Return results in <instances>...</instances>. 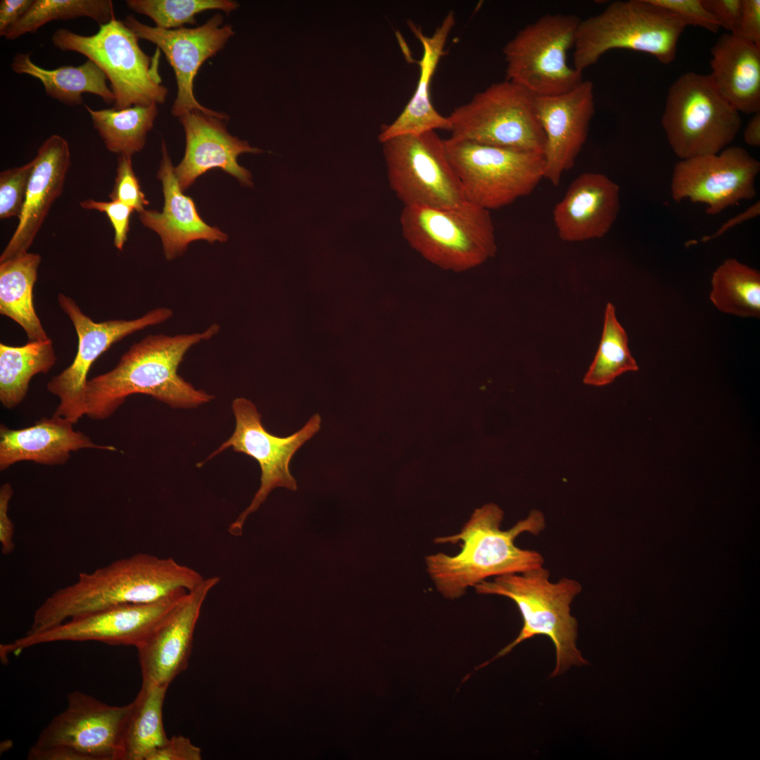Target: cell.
<instances>
[{
  "label": "cell",
  "instance_id": "obj_22",
  "mask_svg": "<svg viewBox=\"0 0 760 760\" xmlns=\"http://www.w3.org/2000/svg\"><path fill=\"white\" fill-rule=\"evenodd\" d=\"M619 210L618 184L604 174L586 172L569 184L555 205L552 217L560 239L580 242L604 236Z\"/></svg>",
  "mask_w": 760,
  "mask_h": 760
},
{
  "label": "cell",
  "instance_id": "obj_27",
  "mask_svg": "<svg viewBox=\"0 0 760 760\" xmlns=\"http://www.w3.org/2000/svg\"><path fill=\"white\" fill-rule=\"evenodd\" d=\"M709 74L723 96L740 113L760 111V48L731 33L711 49Z\"/></svg>",
  "mask_w": 760,
  "mask_h": 760
},
{
  "label": "cell",
  "instance_id": "obj_42",
  "mask_svg": "<svg viewBox=\"0 0 760 760\" xmlns=\"http://www.w3.org/2000/svg\"><path fill=\"white\" fill-rule=\"evenodd\" d=\"M704 7L718 22L721 27L731 34L738 30L743 0H702Z\"/></svg>",
  "mask_w": 760,
  "mask_h": 760
},
{
  "label": "cell",
  "instance_id": "obj_17",
  "mask_svg": "<svg viewBox=\"0 0 760 760\" xmlns=\"http://www.w3.org/2000/svg\"><path fill=\"white\" fill-rule=\"evenodd\" d=\"M759 162L744 148L728 146L716 154L679 160L674 166L671 196L704 203L706 213L716 215L742 200L756 196Z\"/></svg>",
  "mask_w": 760,
  "mask_h": 760
},
{
  "label": "cell",
  "instance_id": "obj_39",
  "mask_svg": "<svg viewBox=\"0 0 760 760\" xmlns=\"http://www.w3.org/2000/svg\"><path fill=\"white\" fill-rule=\"evenodd\" d=\"M678 16L686 26L702 27L712 33L721 28L718 22L704 7L702 0H650Z\"/></svg>",
  "mask_w": 760,
  "mask_h": 760
},
{
  "label": "cell",
  "instance_id": "obj_40",
  "mask_svg": "<svg viewBox=\"0 0 760 760\" xmlns=\"http://www.w3.org/2000/svg\"><path fill=\"white\" fill-rule=\"evenodd\" d=\"M80 205L85 210H97L107 215L114 230V246L117 249L122 251L127 240L130 215L134 210L116 201H99L86 199L81 201Z\"/></svg>",
  "mask_w": 760,
  "mask_h": 760
},
{
  "label": "cell",
  "instance_id": "obj_37",
  "mask_svg": "<svg viewBox=\"0 0 760 760\" xmlns=\"http://www.w3.org/2000/svg\"><path fill=\"white\" fill-rule=\"evenodd\" d=\"M34 167L32 159L26 164L0 173V218L19 217Z\"/></svg>",
  "mask_w": 760,
  "mask_h": 760
},
{
  "label": "cell",
  "instance_id": "obj_5",
  "mask_svg": "<svg viewBox=\"0 0 760 760\" xmlns=\"http://www.w3.org/2000/svg\"><path fill=\"white\" fill-rule=\"evenodd\" d=\"M686 27L678 16L650 0L613 1L600 13L581 20L573 67L583 73L606 52L616 49L647 53L670 64Z\"/></svg>",
  "mask_w": 760,
  "mask_h": 760
},
{
  "label": "cell",
  "instance_id": "obj_10",
  "mask_svg": "<svg viewBox=\"0 0 760 760\" xmlns=\"http://www.w3.org/2000/svg\"><path fill=\"white\" fill-rule=\"evenodd\" d=\"M580 21L574 14L547 13L520 30L503 49L506 80L534 96L557 95L576 87L583 73L569 65L567 54Z\"/></svg>",
  "mask_w": 760,
  "mask_h": 760
},
{
  "label": "cell",
  "instance_id": "obj_35",
  "mask_svg": "<svg viewBox=\"0 0 760 760\" xmlns=\"http://www.w3.org/2000/svg\"><path fill=\"white\" fill-rule=\"evenodd\" d=\"M87 17L99 25L116 19L110 0H33L26 13L5 33L8 40L34 33L45 24Z\"/></svg>",
  "mask_w": 760,
  "mask_h": 760
},
{
  "label": "cell",
  "instance_id": "obj_30",
  "mask_svg": "<svg viewBox=\"0 0 760 760\" xmlns=\"http://www.w3.org/2000/svg\"><path fill=\"white\" fill-rule=\"evenodd\" d=\"M167 688L143 683L126 723L122 760H147L168 740L163 727V707Z\"/></svg>",
  "mask_w": 760,
  "mask_h": 760
},
{
  "label": "cell",
  "instance_id": "obj_12",
  "mask_svg": "<svg viewBox=\"0 0 760 760\" xmlns=\"http://www.w3.org/2000/svg\"><path fill=\"white\" fill-rule=\"evenodd\" d=\"M444 144L466 201L488 210L529 195L544 178L543 155L452 138Z\"/></svg>",
  "mask_w": 760,
  "mask_h": 760
},
{
  "label": "cell",
  "instance_id": "obj_44",
  "mask_svg": "<svg viewBox=\"0 0 760 760\" xmlns=\"http://www.w3.org/2000/svg\"><path fill=\"white\" fill-rule=\"evenodd\" d=\"M13 495L11 485L6 483L0 488V544L4 555H8L15 550L13 540L14 525L8 516L9 503Z\"/></svg>",
  "mask_w": 760,
  "mask_h": 760
},
{
  "label": "cell",
  "instance_id": "obj_18",
  "mask_svg": "<svg viewBox=\"0 0 760 760\" xmlns=\"http://www.w3.org/2000/svg\"><path fill=\"white\" fill-rule=\"evenodd\" d=\"M124 23L139 39L147 40L159 48L174 70L177 92L171 113L175 117L198 110L224 120L228 115L202 106L194 94V78L209 58L222 50L234 34L231 25H223L224 17L216 13L206 23L194 28L164 30L139 22L127 15Z\"/></svg>",
  "mask_w": 760,
  "mask_h": 760
},
{
  "label": "cell",
  "instance_id": "obj_16",
  "mask_svg": "<svg viewBox=\"0 0 760 760\" xmlns=\"http://www.w3.org/2000/svg\"><path fill=\"white\" fill-rule=\"evenodd\" d=\"M182 590L160 600L125 604L69 619L53 627L0 645V656L18 655L34 645L61 641H97L138 647L165 616L186 595Z\"/></svg>",
  "mask_w": 760,
  "mask_h": 760
},
{
  "label": "cell",
  "instance_id": "obj_29",
  "mask_svg": "<svg viewBox=\"0 0 760 760\" xmlns=\"http://www.w3.org/2000/svg\"><path fill=\"white\" fill-rule=\"evenodd\" d=\"M41 261L39 254L27 252L0 262V313L18 324L30 341L49 339L33 303Z\"/></svg>",
  "mask_w": 760,
  "mask_h": 760
},
{
  "label": "cell",
  "instance_id": "obj_26",
  "mask_svg": "<svg viewBox=\"0 0 760 760\" xmlns=\"http://www.w3.org/2000/svg\"><path fill=\"white\" fill-rule=\"evenodd\" d=\"M455 23V15L450 11L431 36L425 35L414 24L410 23L411 31L423 48L419 78L413 96L401 113L391 124L382 126L378 137L380 142L398 136L417 135L436 129L450 131L448 117L440 114L431 101L430 85Z\"/></svg>",
  "mask_w": 760,
  "mask_h": 760
},
{
  "label": "cell",
  "instance_id": "obj_38",
  "mask_svg": "<svg viewBox=\"0 0 760 760\" xmlns=\"http://www.w3.org/2000/svg\"><path fill=\"white\" fill-rule=\"evenodd\" d=\"M108 197L111 201L130 206L139 213L148 204L134 172L131 156H118L115 182Z\"/></svg>",
  "mask_w": 760,
  "mask_h": 760
},
{
  "label": "cell",
  "instance_id": "obj_36",
  "mask_svg": "<svg viewBox=\"0 0 760 760\" xmlns=\"http://www.w3.org/2000/svg\"><path fill=\"white\" fill-rule=\"evenodd\" d=\"M126 4L133 11L152 19L156 27L164 30L194 25L195 16L205 11L220 10L228 14L239 6L231 0H127Z\"/></svg>",
  "mask_w": 760,
  "mask_h": 760
},
{
  "label": "cell",
  "instance_id": "obj_20",
  "mask_svg": "<svg viewBox=\"0 0 760 760\" xmlns=\"http://www.w3.org/2000/svg\"><path fill=\"white\" fill-rule=\"evenodd\" d=\"M219 581L217 576L204 578L189 590L137 647L143 683L168 688L187 668L201 607Z\"/></svg>",
  "mask_w": 760,
  "mask_h": 760
},
{
  "label": "cell",
  "instance_id": "obj_14",
  "mask_svg": "<svg viewBox=\"0 0 760 760\" xmlns=\"http://www.w3.org/2000/svg\"><path fill=\"white\" fill-rule=\"evenodd\" d=\"M58 302L75 329L78 343L72 362L48 382L47 390L59 398L54 414L73 424L85 415L84 391L93 363L113 344L146 327L159 324L172 316L167 308H158L130 320L96 322L85 315L70 297L59 293Z\"/></svg>",
  "mask_w": 760,
  "mask_h": 760
},
{
  "label": "cell",
  "instance_id": "obj_32",
  "mask_svg": "<svg viewBox=\"0 0 760 760\" xmlns=\"http://www.w3.org/2000/svg\"><path fill=\"white\" fill-rule=\"evenodd\" d=\"M84 107L107 150L118 156L132 157L143 149L146 135L158 115L156 104L123 110Z\"/></svg>",
  "mask_w": 760,
  "mask_h": 760
},
{
  "label": "cell",
  "instance_id": "obj_3",
  "mask_svg": "<svg viewBox=\"0 0 760 760\" xmlns=\"http://www.w3.org/2000/svg\"><path fill=\"white\" fill-rule=\"evenodd\" d=\"M504 512L489 503L476 509L461 531L438 537L436 543L461 542L455 556L443 552L426 557V570L438 591L446 598L462 596L469 587L492 576L525 572L542 566L544 559L535 550L517 547L515 539L528 532L538 535L545 528L544 514L533 509L507 530L501 529Z\"/></svg>",
  "mask_w": 760,
  "mask_h": 760
},
{
  "label": "cell",
  "instance_id": "obj_25",
  "mask_svg": "<svg viewBox=\"0 0 760 760\" xmlns=\"http://www.w3.org/2000/svg\"><path fill=\"white\" fill-rule=\"evenodd\" d=\"M73 423L54 414L43 417L33 426L11 429L0 427V469L21 461L55 465L67 462L72 452L84 448L116 451L112 445H98L84 433L75 431Z\"/></svg>",
  "mask_w": 760,
  "mask_h": 760
},
{
  "label": "cell",
  "instance_id": "obj_11",
  "mask_svg": "<svg viewBox=\"0 0 760 760\" xmlns=\"http://www.w3.org/2000/svg\"><path fill=\"white\" fill-rule=\"evenodd\" d=\"M448 118L453 139L543 156L545 136L534 110L533 96L509 80L478 92Z\"/></svg>",
  "mask_w": 760,
  "mask_h": 760
},
{
  "label": "cell",
  "instance_id": "obj_15",
  "mask_svg": "<svg viewBox=\"0 0 760 760\" xmlns=\"http://www.w3.org/2000/svg\"><path fill=\"white\" fill-rule=\"evenodd\" d=\"M232 410L236 419L234 431L208 460L232 447L234 451L255 459L261 469L260 486L251 505L229 526V533L238 536L248 516L260 507L274 488L297 489L289 463L296 452L319 431L322 418L315 414L300 430L289 436L279 437L265 429L261 414L249 400L236 398Z\"/></svg>",
  "mask_w": 760,
  "mask_h": 760
},
{
  "label": "cell",
  "instance_id": "obj_19",
  "mask_svg": "<svg viewBox=\"0 0 760 760\" xmlns=\"http://www.w3.org/2000/svg\"><path fill=\"white\" fill-rule=\"evenodd\" d=\"M533 107L545 136L544 178L558 186L587 140L595 110L593 83L583 80L563 94L533 96Z\"/></svg>",
  "mask_w": 760,
  "mask_h": 760
},
{
  "label": "cell",
  "instance_id": "obj_4",
  "mask_svg": "<svg viewBox=\"0 0 760 760\" xmlns=\"http://www.w3.org/2000/svg\"><path fill=\"white\" fill-rule=\"evenodd\" d=\"M474 587L481 595L509 598L523 619L518 636L481 667L536 635L547 636L555 645L556 666L550 677L562 674L573 665L588 664L576 647L578 623L571 614V604L582 590L577 581L562 578L551 582L549 571L542 566L522 573L495 576L493 581H483Z\"/></svg>",
  "mask_w": 760,
  "mask_h": 760
},
{
  "label": "cell",
  "instance_id": "obj_24",
  "mask_svg": "<svg viewBox=\"0 0 760 760\" xmlns=\"http://www.w3.org/2000/svg\"><path fill=\"white\" fill-rule=\"evenodd\" d=\"M161 151L158 178L162 182L165 198L163 211L144 210L139 214L141 223L160 237L166 259L182 255L194 241L205 240L210 243L226 241L227 234L203 222L193 200L182 193L164 141Z\"/></svg>",
  "mask_w": 760,
  "mask_h": 760
},
{
  "label": "cell",
  "instance_id": "obj_46",
  "mask_svg": "<svg viewBox=\"0 0 760 760\" xmlns=\"http://www.w3.org/2000/svg\"><path fill=\"white\" fill-rule=\"evenodd\" d=\"M759 201H757L747 208L741 213L737 214L735 217L730 218L723 224L719 229L714 233L712 235L706 236L702 238V241H707L717 238L722 235L723 233L729 230L730 228L737 226L744 222L756 217L760 213V204Z\"/></svg>",
  "mask_w": 760,
  "mask_h": 760
},
{
  "label": "cell",
  "instance_id": "obj_31",
  "mask_svg": "<svg viewBox=\"0 0 760 760\" xmlns=\"http://www.w3.org/2000/svg\"><path fill=\"white\" fill-rule=\"evenodd\" d=\"M57 360L53 343L29 341L21 346L0 343V401L6 408L18 405L26 396L32 378L47 373Z\"/></svg>",
  "mask_w": 760,
  "mask_h": 760
},
{
  "label": "cell",
  "instance_id": "obj_8",
  "mask_svg": "<svg viewBox=\"0 0 760 760\" xmlns=\"http://www.w3.org/2000/svg\"><path fill=\"white\" fill-rule=\"evenodd\" d=\"M661 125L672 151L683 160L729 146L742 119L710 75L687 72L669 89Z\"/></svg>",
  "mask_w": 760,
  "mask_h": 760
},
{
  "label": "cell",
  "instance_id": "obj_21",
  "mask_svg": "<svg viewBox=\"0 0 760 760\" xmlns=\"http://www.w3.org/2000/svg\"><path fill=\"white\" fill-rule=\"evenodd\" d=\"M179 119L186 134V151L175 167V174L182 191L198 177L215 167L235 177L243 185L252 186L251 174L238 164L237 157L243 153H260L261 149L232 136L223 120L217 117L194 110Z\"/></svg>",
  "mask_w": 760,
  "mask_h": 760
},
{
  "label": "cell",
  "instance_id": "obj_33",
  "mask_svg": "<svg viewBox=\"0 0 760 760\" xmlns=\"http://www.w3.org/2000/svg\"><path fill=\"white\" fill-rule=\"evenodd\" d=\"M710 300L720 311L742 317L760 316V272L728 258L711 277Z\"/></svg>",
  "mask_w": 760,
  "mask_h": 760
},
{
  "label": "cell",
  "instance_id": "obj_47",
  "mask_svg": "<svg viewBox=\"0 0 760 760\" xmlns=\"http://www.w3.org/2000/svg\"><path fill=\"white\" fill-rule=\"evenodd\" d=\"M743 139L745 142L750 146L759 147L760 146V111L752 114V117L744 130Z\"/></svg>",
  "mask_w": 760,
  "mask_h": 760
},
{
  "label": "cell",
  "instance_id": "obj_9",
  "mask_svg": "<svg viewBox=\"0 0 760 760\" xmlns=\"http://www.w3.org/2000/svg\"><path fill=\"white\" fill-rule=\"evenodd\" d=\"M132 702L111 706L83 692L68 695L65 709L41 731L29 760H122Z\"/></svg>",
  "mask_w": 760,
  "mask_h": 760
},
{
  "label": "cell",
  "instance_id": "obj_7",
  "mask_svg": "<svg viewBox=\"0 0 760 760\" xmlns=\"http://www.w3.org/2000/svg\"><path fill=\"white\" fill-rule=\"evenodd\" d=\"M138 39L124 21L117 19L100 25L92 35L59 28L51 36L56 48L79 53L102 70L110 82L116 110L162 104L168 94L158 74V54H146Z\"/></svg>",
  "mask_w": 760,
  "mask_h": 760
},
{
  "label": "cell",
  "instance_id": "obj_45",
  "mask_svg": "<svg viewBox=\"0 0 760 760\" xmlns=\"http://www.w3.org/2000/svg\"><path fill=\"white\" fill-rule=\"evenodd\" d=\"M33 0H1L0 1V35L15 24L28 10Z\"/></svg>",
  "mask_w": 760,
  "mask_h": 760
},
{
  "label": "cell",
  "instance_id": "obj_13",
  "mask_svg": "<svg viewBox=\"0 0 760 760\" xmlns=\"http://www.w3.org/2000/svg\"><path fill=\"white\" fill-rule=\"evenodd\" d=\"M382 144L390 186L404 206L452 208L467 201L444 139L435 131Z\"/></svg>",
  "mask_w": 760,
  "mask_h": 760
},
{
  "label": "cell",
  "instance_id": "obj_34",
  "mask_svg": "<svg viewBox=\"0 0 760 760\" xmlns=\"http://www.w3.org/2000/svg\"><path fill=\"white\" fill-rule=\"evenodd\" d=\"M638 369L628 347L627 334L617 319L615 307L608 303L604 310L601 340L583 381L588 386H606L623 373Z\"/></svg>",
  "mask_w": 760,
  "mask_h": 760
},
{
  "label": "cell",
  "instance_id": "obj_2",
  "mask_svg": "<svg viewBox=\"0 0 760 760\" xmlns=\"http://www.w3.org/2000/svg\"><path fill=\"white\" fill-rule=\"evenodd\" d=\"M217 324L203 332L150 335L133 344L110 371L87 381L85 415L103 420L132 394H145L174 408H191L213 396L196 389L177 374L187 351L219 331Z\"/></svg>",
  "mask_w": 760,
  "mask_h": 760
},
{
  "label": "cell",
  "instance_id": "obj_43",
  "mask_svg": "<svg viewBox=\"0 0 760 760\" xmlns=\"http://www.w3.org/2000/svg\"><path fill=\"white\" fill-rule=\"evenodd\" d=\"M735 34L760 48V0H743L740 22Z\"/></svg>",
  "mask_w": 760,
  "mask_h": 760
},
{
  "label": "cell",
  "instance_id": "obj_41",
  "mask_svg": "<svg viewBox=\"0 0 760 760\" xmlns=\"http://www.w3.org/2000/svg\"><path fill=\"white\" fill-rule=\"evenodd\" d=\"M201 749L182 735L168 738L161 747L154 750L147 760H201Z\"/></svg>",
  "mask_w": 760,
  "mask_h": 760
},
{
  "label": "cell",
  "instance_id": "obj_23",
  "mask_svg": "<svg viewBox=\"0 0 760 760\" xmlns=\"http://www.w3.org/2000/svg\"><path fill=\"white\" fill-rule=\"evenodd\" d=\"M33 159L34 167L18 224L1 254L0 262L27 253L52 205L61 196L71 163L68 143L53 134Z\"/></svg>",
  "mask_w": 760,
  "mask_h": 760
},
{
  "label": "cell",
  "instance_id": "obj_28",
  "mask_svg": "<svg viewBox=\"0 0 760 760\" xmlns=\"http://www.w3.org/2000/svg\"><path fill=\"white\" fill-rule=\"evenodd\" d=\"M11 67L18 74L38 80L49 97L65 105H81L84 94H95L107 104L114 102L106 74L89 59L78 66L63 65L49 70L35 64L30 53H20L14 56Z\"/></svg>",
  "mask_w": 760,
  "mask_h": 760
},
{
  "label": "cell",
  "instance_id": "obj_1",
  "mask_svg": "<svg viewBox=\"0 0 760 760\" xmlns=\"http://www.w3.org/2000/svg\"><path fill=\"white\" fill-rule=\"evenodd\" d=\"M203 579L172 558L137 553L80 573L75 583L53 593L35 610L26 633L114 606L154 602L184 589L191 590Z\"/></svg>",
  "mask_w": 760,
  "mask_h": 760
},
{
  "label": "cell",
  "instance_id": "obj_6",
  "mask_svg": "<svg viewBox=\"0 0 760 760\" xmlns=\"http://www.w3.org/2000/svg\"><path fill=\"white\" fill-rule=\"evenodd\" d=\"M400 220L410 247L443 270L464 272L497 253L490 210L467 201L452 208L404 206Z\"/></svg>",
  "mask_w": 760,
  "mask_h": 760
}]
</instances>
